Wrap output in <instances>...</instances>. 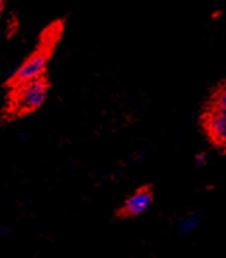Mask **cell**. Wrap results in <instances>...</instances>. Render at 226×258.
<instances>
[{
	"instance_id": "obj_1",
	"label": "cell",
	"mask_w": 226,
	"mask_h": 258,
	"mask_svg": "<svg viewBox=\"0 0 226 258\" xmlns=\"http://www.w3.org/2000/svg\"><path fill=\"white\" fill-rule=\"evenodd\" d=\"M10 89L5 114L9 119H19L37 112L44 105L48 96L49 81L44 75Z\"/></svg>"
},
{
	"instance_id": "obj_5",
	"label": "cell",
	"mask_w": 226,
	"mask_h": 258,
	"mask_svg": "<svg viewBox=\"0 0 226 258\" xmlns=\"http://www.w3.org/2000/svg\"><path fill=\"white\" fill-rule=\"evenodd\" d=\"M199 222H201V219H199L198 215H188V216H185L181 220L180 230H181V233H184V234H188V233H191V231H194L198 227Z\"/></svg>"
},
{
	"instance_id": "obj_4",
	"label": "cell",
	"mask_w": 226,
	"mask_h": 258,
	"mask_svg": "<svg viewBox=\"0 0 226 258\" xmlns=\"http://www.w3.org/2000/svg\"><path fill=\"white\" fill-rule=\"evenodd\" d=\"M208 128L216 141L226 143V112L215 109L208 120Z\"/></svg>"
},
{
	"instance_id": "obj_6",
	"label": "cell",
	"mask_w": 226,
	"mask_h": 258,
	"mask_svg": "<svg viewBox=\"0 0 226 258\" xmlns=\"http://www.w3.org/2000/svg\"><path fill=\"white\" fill-rule=\"evenodd\" d=\"M216 109L226 112V89H222L216 96Z\"/></svg>"
},
{
	"instance_id": "obj_3",
	"label": "cell",
	"mask_w": 226,
	"mask_h": 258,
	"mask_svg": "<svg viewBox=\"0 0 226 258\" xmlns=\"http://www.w3.org/2000/svg\"><path fill=\"white\" fill-rule=\"evenodd\" d=\"M153 202V194L149 188H141L138 189L135 194L125 201L124 206L121 208V213L124 216H139L145 213L146 210L151 208Z\"/></svg>"
},
{
	"instance_id": "obj_7",
	"label": "cell",
	"mask_w": 226,
	"mask_h": 258,
	"mask_svg": "<svg viewBox=\"0 0 226 258\" xmlns=\"http://www.w3.org/2000/svg\"><path fill=\"white\" fill-rule=\"evenodd\" d=\"M5 7H6V0H0V14L3 13Z\"/></svg>"
},
{
	"instance_id": "obj_2",
	"label": "cell",
	"mask_w": 226,
	"mask_h": 258,
	"mask_svg": "<svg viewBox=\"0 0 226 258\" xmlns=\"http://www.w3.org/2000/svg\"><path fill=\"white\" fill-rule=\"evenodd\" d=\"M52 55V44L44 41L35 49L30 56H27L23 62L10 74L6 85L9 88H14L17 85L24 84L28 81H33L37 78L45 75L48 62Z\"/></svg>"
}]
</instances>
